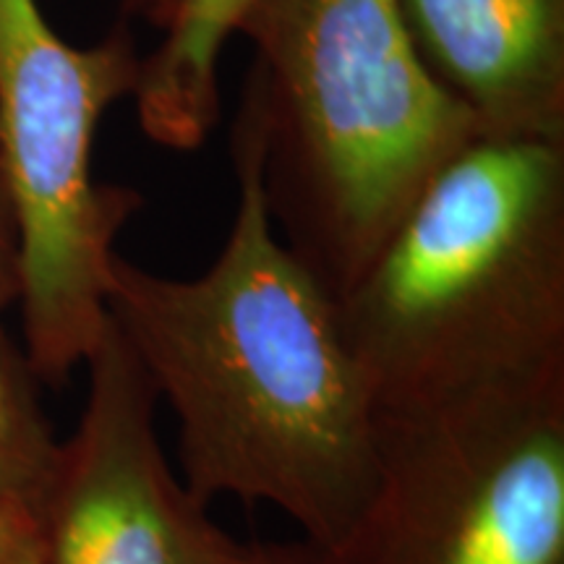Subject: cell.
Wrapping results in <instances>:
<instances>
[{
    "label": "cell",
    "instance_id": "5b68a950",
    "mask_svg": "<svg viewBox=\"0 0 564 564\" xmlns=\"http://www.w3.org/2000/svg\"><path fill=\"white\" fill-rule=\"evenodd\" d=\"M335 564H564V369L379 411Z\"/></svg>",
    "mask_w": 564,
    "mask_h": 564
},
{
    "label": "cell",
    "instance_id": "7c38bea8",
    "mask_svg": "<svg viewBox=\"0 0 564 564\" xmlns=\"http://www.w3.org/2000/svg\"><path fill=\"white\" fill-rule=\"evenodd\" d=\"M228 564H335L333 552L314 541H238Z\"/></svg>",
    "mask_w": 564,
    "mask_h": 564
},
{
    "label": "cell",
    "instance_id": "ba28073f",
    "mask_svg": "<svg viewBox=\"0 0 564 564\" xmlns=\"http://www.w3.org/2000/svg\"><path fill=\"white\" fill-rule=\"evenodd\" d=\"M257 0H162V42L141 61L133 100L158 147L194 152L220 118V58Z\"/></svg>",
    "mask_w": 564,
    "mask_h": 564
},
{
    "label": "cell",
    "instance_id": "8992f818",
    "mask_svg": "<svg viewBox=\"0 0 564 564\" xmlns=\"http://www.w3.org/2000/svg\"><path fill=\"white\" fill-rule=\"evenodd\" d=\"M79 426L40 507L45 564H228L238 539L183 484L158 434V394L108 319Z\"/></svg>",
    "mask_w": 564,
    "mask_h": 564
},
{
    "label": "cell",
    "instance_id": "52a82bcc",
    "mask_svg": "<svg viewBox=\"0 0 564 564\" xmlns=\"http://www.w3.org/2000/svg\"><path fill=\"white\" fill-rule=\"evenodd\" d=\"M432 79L491 137L564 141V0H398Z\"/></svg>",
    "mask_w": 564,
    "mask_h": 564
},
{
    "label": "cell",
    "instance_id": "7a4b0ae2",
    "mask_svg": "<svg viewBox=\"0 0 564 564\" xmlns=\"http://www.w3.org/2000/svg\"><path fill=\"white\" fill-rule=\"evenodd\" d=\"M335 303L379 411L562 371L564 141H465Z\"/></svg>",
    "mask_w": 564,
    "mask_h": 564
},
{
    "label": "cell",
    "instance_id": "30bf717a",
    "mask_svg": "<svg viewBox=\"0 0 564 564\" xmlns=\"http://www.w3.org/2000/svg\"><path fill=\"white\" fill-rule=\"evenodd\" d=\"M0 564H45L40 514L0 499Z\"/></svg>",
    "mask_w": 564,
    "mask_h": 564
},
{
    "label": "cell",
    "instance_id": "4fadbf2b",
    "mask_svg": "<svg viewBox=\"0 0 564 564\" xmlns=\"http://www.w3.org/2000/svg\"><path fill=\"white\" fill-rule=\"evenodd\" d=\"M126 13H133V17H141L152 24L160 21V11H162V0H123Z\"/></svg>",
    "mask_w": 564,
    "mask_h": 564
},
{
    "label": "cell",
    "instance_id": "3957f363",
    "mask_svg": "<svg viewBox=\"0 0 564 564\" xmlns=\"http://www.w3.org/2000/svg\"><path fill=\"white\" fill-rule=\"evenodd\" d=\"M241 116L282 243L343 295L474 118L432 79L398 0H257Z\"/></svg>",
    "mask_w": 564,
    "mask_h": 564
},
{
    "label": "cell",
    "instance_id": "8fae6325",
    "mask_svg": "<svg viewBox=\"0 0 564 564\" xmlns=\"http://www.w3.org/2000/svg\"><path fill=\"white\" fill-rule=\"evenodd\" d=\"M21 293V257H19V225L13 199L0 165V314L19 303Z\"/></svg>",
    "mask_w": 564,
    "mask_h": 564
},
{
    "label": "cell",
    "instance_id": "6da1fadb",
    "mask_svg": "<svg viewBox=\"0 0 564 564\" xmlns=\"http://www.w3.org/2000/svg\"><path fill=\"white\" fill-rule=\"evenodd\" d=\"M251 126L238 118V207L199 278L112 259L108 312L178 426L181 478L204 505H270L335 549L377 468L379 405L335 295L274 230Z\"/></svg>",
    "mask_w": 564,
    "mask_h": 564
},
{
    "label": "cell",
    "instance_id": "9c48e42d",
    "mask_svg": "<svg viewBox=\"0 0 564 564\" xmlns=\"http://www.w3.org/2000/svg\"><path fill=\"white\" fill-rule=\"evenodd\" d=\"M37 373L0 329V499L40 514L61 460V440L42 411Z\"/></svg>",
    "mask_w": 564,
    "mask_h": 564
},
{
    "label": "cell",
    "instance_id": "277c9868",
    "mask_svg": "<svg viewBox=\"0 0 564 564\" xmlns=\"http://www.w3.org/2000/svg\"><path fill=\"white\" fill-rule=\"evenodd\" d=\"M139 66L126 32L74 47L40 0H0V165L19 225L24 356L45 384L82 369L108 327L116 238L141 196L97 183L91 152Z\"/></svg>",
    "mask_w": 564,
    "mask_h": 564
}]
</instances>
